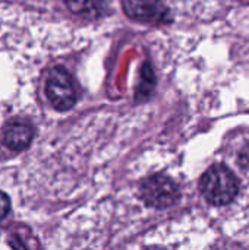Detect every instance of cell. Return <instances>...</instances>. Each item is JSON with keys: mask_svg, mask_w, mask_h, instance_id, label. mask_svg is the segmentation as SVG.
<instances>
[{"mask_svg": "<svg viewBox=\"0 0 249 250\" xmlns=\"http://www.w3.org/2000/svg\"><path fill=\"white\" fill-rule=\"evenodd\" d=\"M241 164L249 168V146L248 148H245L244 152L241 154Z\"/></svg>", "mask_w": 249, "mask_h": 250, "instance_id": "ba28073f", "label": "cell"}, {"mask_svg": "<svg viewBox=\"0 0 249 250\" xmlns=\"http://www.w3.org/2000/svg\"><path fill=\"white\" fill-rule=\"evenodd\" d=\"M128 16L144 22L166 21L167 10L161 0H122Z\"/></svg>", "mask_w": 249, "mask_h": 250, "instance_id": "277c9868", "label": "cell"}, {"mask_svg": "<svg viewBox=\"0 0 249 250\" xmlns=\"http://www.w3.org/2000/svg\"><path fill=\"white\" fill-rule=\"evenodd\" d=\"M9 209H10L9 198H7L3 192H0V221L7 215Z\"/></svg>", "mask_w": 249, "mask_h": 250, "instance_id": "52a82bcc", "label": "cell"}, {"mask_svg": "<svg viewBox=\"0 0 249 250\" xmlns=\"http://www.w3.org/2000/svg\"><path fill=\"white\" fill-rule=\"evenodd\" d=\"M151 250H158V249H151Z\"/></svg>", "mask_w": 249, "mask_h": 250, "instance_id": "9c48e42d", "label": "cell"}, {"mask_svg": "<svg viewBox=\"0 0 249 250\" xmlns=\"http://www.w3.org/2000/svg\"><path fill=\"white\" fill-rule=\"evenodd\" d=\"M34 136L32 127L23 122H13L7 125L3 133V142L12 151H22L28 148Z\"/></svg>", "mask_w": 249, "mask_h": 250, "instance_id": "5b68a950", "label": "cell"}, {"mask_svg": "<svg viewBox=\"0 0 249 250\" xmlns=\"http://www.w3.org/2000/svg\"><path fill=\"white\" fill-rule=\"evenodd\" d=\"M144 201L156 208H166L179 198L176 185L164 176H153L142 183Z\"/></svg>", "mask_w": 249, "mask_h": 250, "instance_id": "3957f363", "label": "cell"}, {"mask_svg": "<svg viewBox=\"0 0 249 250\" xmlns=\"http://www.w3.org/2000/svg\"><path fill=\"white\" fill-rule=\"evenodd\" d=\"M66 4L73 13L87 18H98L107 10L104 0H66Z\"/></svg>", "mask_w": 249, "mask_h": 250, "instance_id": "8992f818", "label": "cell"}, {"mask_svg": "<svg viewBox=\"0 0 249 250\" xmlns=\"http://www.w3.org/2000/svg\"><path fill=\"white\" fill-rule=\"evenodd\" d=\"M200 189L210 204L226 205L236 198L239 185L232 170L225 166H213L203 174Z\"/></svg>", "mask_w": 249, "mask_h": 250, "instance_id": "6da1fadb", "label": "cell"}, {"mask_svg": "<svg viewBox=\"0 0 249 250\" xmlns=\"http://www.w3.org/2000/svg\"><path fill=\"white\" fill-rule=\"evenodd\" d=\"M45 95L51 105L59 111L70 110L76 103V91L69 72L56 66L48 72L45 82Z\"/></svg>", "mask_w": 249, "mask_h": 250, "instance_id": "7a4b0ae2", "label": "cell"}]
</instances>
